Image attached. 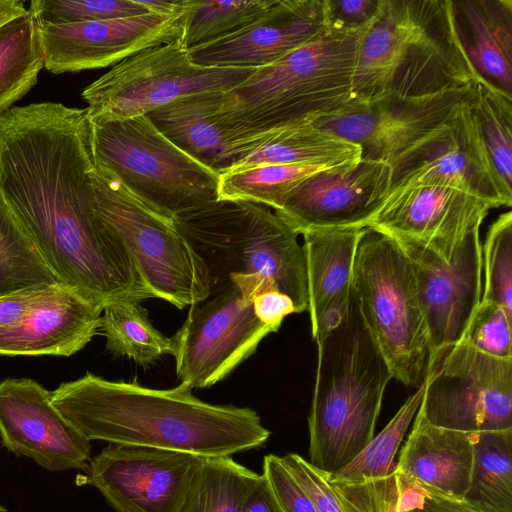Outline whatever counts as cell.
Instances as JSON below:
<instances>
[{"label": "cell", "instance_id": "34", "mask_svg": "<svg viewBox=\"0 0 512 512\" xmlns=\"http://www.w3.org/2000/svg\"><path fill=\"white\" fill-rule=\"evenodd\" d=\"M468 102L495 172L512 195V98L479 79L471 84Z\"/></svg>", "mask_w": 512, "mask_h": 512}, {"label": "cell", "instance_id": "19", "mask_svg": "<svg viewBox=\"0 0 512 512\" xmlns=\"http://www.w3.org/2000/svg\"><path fill=\"white\" fill-rule=\"evenodd\" d=\"M389 186V165L361 158L310 176L276 212L299 235L315 229H363L385 200Z\"/></svg>", "mask_w": 512, "mask_h": 512}, {"label": "cell", "instance_id": "3", "mask_svg": "<svg viewBox=\"0 0 512 512\" xmlns=\"http://www.w3.org/2000/svg\"><path fill=\"white\" fill-rule=\"evenodd\" d=\"M365 31L328 27L222 94L213 114L239 160L278 131L333 113L352 99L359 40Z\"/></svg>", "mask_w": 512, "mask_h": 512}, {"label": "cell", "instance_id": "20", "mask_svg": "<svg viewBox=\"0 0 512 512\" xmlns=\"http://www.w3.org/2000/svg\"><path fill=\"white\" fill-rule=\"evenodd\" d=\"M491 209L487 201L457 188L403 186L389 191L366 228L441 250L480 229Z\"/></svg>", "mask_w": 512, "mask_h": 512}, {"label": "cell", "instance_id": "8", "mask_svg": "<svg viewBox=\"0 0 512 512\" xmlns=\"http://www.w3.org/2000/svg\"><path fill=\"white\" fill-rule=\"evenodd\" d=\"M90 119L94 164L173 219L218 200L220 175L162 135L146 115Z\"/></svg>", "mask_w": 512, "mask_h": 512}, {"label": "cell", "instance_id": "18", "mask_svg": "<svg viewBox=\"0 0 512 512\" xmlns=\"http://www.w3.org/2000/svg\"><path fill=\"white\" fill-rule=\"evenodd\" d=\"M0 437L18 456L49 471L84 470L91 444L52 404L51 392L28 378L0 381Z\"/></svg>", "mask_w": 512, "mask_h": 512}, {"label": "cell", "instance_id": "41", "mask_svg": "<svg viewBox=\"0 0 512 512\" xmlns=\"http://www.w3.org/2000/svg\"><path fill=\"white\" fill-rule=\"evenodd\" d=\"M282 460L312 501L316 512H346L319 469L296 453H289Z\"/></svg>", "mask_w": 512, "mask_h": 512}, {"label": "cell", "instance_id": "23", "mask_svg": "<svg viewBox=\"0 0 512 512\" xmlns=\"http://www.w3.org/2000/svg\"><path fill=\"white\" fill-rule=\"evenodd\" d=\"M103 307L58 283L16 322L0 327V355L71 356L101 327Z\"/></svg>", "mask_w": 512, "mask_h": 512}, {"label": "cell", "instance_id": "50", "mask_svg": "<svg viewBox=\"0 0 512 512\" xmlns=\"http://www.w3.org/2000/svg\"><path fill=\"white\" fill-rule=\"evenodd\" d=\"M0 512H9V510L5 506L0 504Z\"/></svg>", "mask_w": 512, "mask_h": 512}, {"label": "cell", "instance_id": "12", "mask_svg": "<svg viewBox=\"0 0 512 512\" xmlns=\"http://www.w3.org/2000/svg\"><path fill=\"white\" fill-rule=\"evenodd\" d=\"M418 412L430 424L451 430L512 429V358L459 341L427 373Z\"/></svg>", "mask_w": 512, "mask_h": 512}, {"label": "cell", "instance_id": "40", "mask_svg": "<svg viewBox=\"0 0 512 512\" xmlns=\"http://www.w3.org/2000/svg\"><path fill=\"white\" fill-rule=\"evenodd\" d=\"M262 474L281 512H316L312 501L289 472L282 457L266 455Z\"/></svg>", "mask_w": 512, "mask_h": 512}, {"label": "cell", "instance_id": "15", "mask_svg": "<svg viewBox=\"0 0 512 512\" xmlns=\"http://www.w3.org/2000/svg\"><path fill=\"white\" fill-rule=\"evenodd\" d=\"M201 459L174 450L110 444L90 459L76 482L98 489L116 512H177Z\"/></svg>", "mask_w": 512, "mask_h": 512}, {"label": "cell", "instance_id": "43", "mask_svg": "<svg viewBox=\"0 0 512 512\" xmlns=\"http://www.w3.org/2000/svg\"><path fill=\"white\" fill-rule=\"evenodd\" d=\"M381 0H324L328 27L365 31L374 21Z\"/></svg>", "mask_w": 512, "mask_h": 512}, {"label": "cell", "instance_id": "5", "mask_svg": "<svg viewBox=\"0 0 512 512\" xmlns=\"http://www.w3.org/2000/svg\"><path fill=\"white\" fill-rule=\"evenodd\" d=\"M389 367L351 292L346 320L318 346L308 417L309 463L331 473L355 458L374 437Z\"/></svg>", "mask_w": 512, "mask_h": 512}, {"label": "cell", "instance_id": "25", "mask_svg": "<svg viewBox=\"0 0 512 512\" xmlns=\"http://www.w3.org/2000/svg\"><path fill=\"white\" fill-rule=\"evenodd\" d=\"M451 13L477 77L512 98V0H451Z\"/></svg>", "mask_w": 512, "mask_h": 512}, {"label": "cell", "instance_id": "2", "mask_svg": "<svg viewBox=\"0 0 512 512\" xmlns=\"http://www.w3.org/2000/svg\"><path fill=\"white\" fill-rule=\"evenodd\" d=\"M51 402L90 441L210 458L257 448L270 437L255 410L204 402L183 383L155 389L87 372L51 391Z\"/></svg>", "mask_w": 512, "mask_h": 512}, {"label": "cell", "instance_id": "24", "mask_svg": "<svg viewBox=\"0 0 512 512\" xmlns=\"http://www.w3.org/2000/svg\"><path fill=\"white\" fill-rule=\"evenodd\" d=\"M474 437L475 433L434 426L417 411L399 455L398 473L463 501L470 482Z\"/></svg>", "mask_w": 512, "mask_h": 512}, {"label": "cell", "instance_id": "46", "mask_svg": "<svg viewBox=\"0 0 512 512\" xmlns=\"http://www.w3.org/2000/svg\"><path fill=\"white\" fill-rule=\"evenodd\" d=\"M351 291L334 298L311 324V333L317 346L321 345L347 318Z\"/></svg>", "mask_w": 512, "mask_h": 512}, {"label": "cell", "instance_id": "9", "mask_svg": "<svg viewBox=\"0 0 512 512\" xmlns=\"http://www.w3.org/2000/svg\"><path fill=\"white\" fill-rule=\"evenodd\" d=\"M91 178L97 215L121 241L154 297L179 309L204 300L210 292L207 270L173 220L109 172L95 166Z\"/></svg>", "mask_w": 512, "mask_h": 512}, {"label": "cell", "instance_id": "32", "mask_svg": "<svg viewBox=\"0 0 512 512\" xmlns=\"http://www.w3.org/2000/svg\"><path fill=\"white\" fill-rule=\"evenodd\" d=\"M258 477L230 456L202 458L177 512H241Z\"/></svg>", "mask_w": 512, "mask_h": 512}, {"label": "cell", "instance_id": "42", "mask_svg": "<svg viewBox=\"0 0 512 512\" xmlns=\"http://www.w3.org/2000/svg\"><path fill=\"white\" fill-rule=\"evenodd\" d=\"M398 480L397 512H478L464 501L437 493L399 473Z\"/></svg>", "mask_w": 512, "mask_h": 512}, {"label": "cell", "instance_id": "29", "mask_svg": "<svg viewBox=\"0 0 512 512\" xmlns=\"http://www.w3.org/2000/svg\"><path fill=\"white\" fill-rule=\"evenodd\" d=\"M463 501L478 512H512V429L475 433Z\"/></svg>", "mask_w": 512, "mask_h": 512}, {"label": "cell", "instance_id": "45", "mask_svg": "<svg viewBox=\"0 0 512 512\" xmlns=\"http://www.w3.org/2000/svg\"><path fill=\"white\" fill-rule=\"evenodd\" d=\"M58 284V283H57ZM56 284L15 292L0 297V327L8 326L48 295Z\"/></svg>", "mask_w": 512, "mask_h": 512}, {"label": "cell", "instance_id": "1", "mask_svg": "<svg viewBox=\"0 0 512 512\" xmlns=\"http://www.w3.org/2000/svg\"><path fill=\"white\" fill-rule=\"evenodd\" d=\"M87 108L41 102L0 115V204L58 281L104 307L155 298L94 208Z\"/></svg>", "mask_w": 512, "mask_h": 512}, {"label": "cell", "instance_id": "11", "mask_svg": "<svg viewBox=\"0 0 512 512\" xmlns=\"http://www.w3.org/2000/svg\"><path fill=\"white\" fill-rule=\"evenodd\" d=\"M256 69L197 65L179 38L115 64L85 87L82 98L92 117L127 119L183 96L230 91Z\"/></svg>", "mask_w": 512, "mask_h": 512}, {"label": "cell", "instance_id": "37", "mask_svg": "<svg viewBox=\"0 0 512 512\" xmlns=\"http://www.w3.org/2000/svg\"><path fill=\"white\" fill-rule=\"evenodd\" d=\"M481 300L512 313V212L502 213L490 226L482 245Z\"/></svg>", "mask_w": 512, "mask_h": 512}, {"label": "cell", "instance_id": "22", "mask_svg": "<svg viewBox=\"0 0 512 512\" xmlns=\"http://www.w3.org/2000/svg\"><path fill=\"white\" fill-rule=\"evenodd\" d=\"M425 392V381L388 424L349 463L321 471L346 512H397L399 480L394 458Z\"/></svg>", "mask_w": 512, "mask_h": 512}, {"label": "cell", "instance_id": "21", "mask_svg": "<svg viewBox=\"0 0 512 512\" xmlns=\"http://www.w3.org/2000/svg\"><path fill=\"white\" fill-rule=\"evenodd\" d=\"M328 28L324 0H276L242 30L189 50L207 67L260 68L270 65Z\"/></svg>", "mask_w": 512, "mask_h": 512}, {"label": "cell", "instance_id": "28", "mask_svg": "<svg viewBox=\"0 0 512 512\" xmlns=\"http://www.w3.org/2000/svg\"><path fill=\"white\" fill-rule=\"evenodd\" d=\"M361 159V149L314 123L284 128L238 160L228 172L266 164H317L337 167ZM227 173V172H226Z\"/></svg>", "mask_w": 512, "mask_h": 512}, {"label": "cell", "instance_id": "17", "mask_svg": "<svg viewBox=\"0 0 512 512\" xmlns=\"http://www.w3.org/2000/svg\"><path fill=\"white\" fill-rule=\"evenodd\" d=\"M184 20L185 11L69 25L36 23L44 68L61 74L114 66L144 49L177 40Z\"/></svg>", "mask_w": 512, "mask_h": 512}, {"label": "cell", "instance_id": "26", "mask_svg": "<svg viewBox=\"0 0 512 512\" xmlns=\"http://www.w3.org/2000/svg\"><path fill=\"white\" fill-rule=\"evenodd\" d=\"M223 93L183 96L145 114L170 142L219 175L230 171L239 160L236 148L213 118Z\"/></svg>", "mask_w": 512, "mask_h": 512}, {"label": "cell", "instance_id": "31", "mask_svg": "<svg viewBox=\"0 0 512 512\" xmlns=\"http://www.w3.org/2000/svg\"><path fill=\"white\" fill-rule=\"evenodd\" d=\"M107 349L115 356L148 367L162 355H174L175 343L151 323L140 301L120 299L104 305L101 327Z\"/></svg>", "mask_w": 512, "mask_h": 512}, {"label": "cell", "instance_id": "35", "mask_svg": "<svg viewBox=\"0 0 512 512\" xmlns=\"http://www.w3.org/2000/svg\"><path fill=\"white\" fill-rule=\"evenodd\" d=\"M276 0H187L180 37L191 50L228 37L261 17Z\"/></svg>", "mask_w": 512, "mask_h": 512}, {"label": "cell", "instance_id": "36", "mask_svg": "<svg viewBox=\"0 0 512 512\" xmlns=\"http://www.w3.org/2000/svg\"><path fill=\"white\" fill-rule=\"evenodd\" d=\"M57 283L34 244L0 204V297Z\"/></svg>", "mask_w": 512, "mask_h": 512}, {"label": "cell", "instance_id": "30", "mask_svg": "<svg viewBox=\"0 0 512 512\" xmlns=\"http://www.w3.org/2000/svg\"><path fill=\"white\" fill-rule=\"evenodd\" d=\"M43 67L37 23L27 9L0 26V115L35 86Z\"/></svg>", "mask_w": 512, "mask_h": 512}, {"label": "cell", "instance_id": "38", "mask_svg": "<svg viewBox=\"0 0 512 512\" xmlns=\"http://www.w3.org/2000/svg\"><path fill=\"white\" fill-rule=\"evenodd\" d=\"M28 11L37 23L69 25L148 14L139 0H32Z\"/></svg>", "mask_w": 512, "mask_h": 512}, {"label": "cell", "instance_id": "14", "mask_svg": "<svg viewBox=\"0 0 512 512\" xmlns=\"http://www.w3.org/2000/svg\"><path fill=\"white\" fill-rule=\"evenodd\" d=\"M394 240L413 268L429 336L428 373L440 357L460 341L481 301L480 229L472 230L455 246L444 250L414 240Z\"/></svg>", "mask_w": 512, "mask_h": 512}, {"label": "cell", "instance_id": "48", "mask_svg": "<svg viewBox=\"0 0 512 512\" xmlns=\"http://www.w3.org/2000/svg\"><path fill=\"white\" fill-rule=\"evenodd\" d=\"M139 2L149 13L175 15L185 11L187 0H139Z\"/></svg>", "mask_w": 512, "mask_h": 512}, {"label": "cell", "instance_id": "47", "mask_svg": "<svg viewBox=\"0 0 512 512\" xmlns=\"http://www.w3.org/2000/svg\"><path fill=\"white\" fill-rule=\"evenodd\" d=\"M241 512H281L263 474L247 493Z\"/></svg>", "mask_w": 512, "mask_h": 512}, {"label": "cell", "instance_id": "13", "mask_svg": "<svg viewBox=\"0 0 512 512\" xmlns=\"http://www.w3.org/2000/svg\"><path fill=\"white\" fill-rule=\"evenodd\" d=\"M468 93L440 124L388 164L389 191L441 185L475 195L493 208L511 206L512 195L504 189L490 161Z\"/></svg>", "mask_w": 512, "mask_h": 512}, {"label": "cell", "instance_id": "16", "mask_svg": "<svg viewBox=\"0 0 512 512\" xmlns=\"http://www.w3.org/2000/svg\"><path fill=\"white\" fill-rule=\"evenodd\" d=\"M471 84L424 98H352L314 124L360 147L361 158L389 164L440 124L466 96Z\"/></svg>", "mask_w": 512, "mask_h": 512}, {"label": "cell", "instance_id": "49", "mask_svg": "<svg viewBox=\"0 0 512 512\" xmlns=\"http://www.w3.org/2000/svg\"><path fill=\"white\" fill-rule=\"evenodd\" d=\"M27 11L21 0H0V26Z\"/></svg>", "mask_w": 512, "mask_h": 512}, {"label": "cell", "instance_id": "39", "mask_svg": "<svg viewBox=\"0 0 512 512\" xmlns=\"http://www.w3.org/2000/svg\"><path fill=\"white\" fill-rule=\"evenodd\" d=\"M512 313L499 304L481 300L471 315L461 342L498 358H512Z\"/></svg>", "mask_w": 512, "mask_h": 512}, {"label": "cell", "instance_id": "4", "mask_svg": "<svg viewBox=\"0 0 512 512\" xmlns=\"http://www.w3.org/2000/svg\"><path fill=\"white\" fill-rule=\"evenodd\" d=\"M475 80L454 28L451 0H381L359 40L352 98H424Z\"/></svg>", "mask_w": 512, "mask_h": 512}, {"label": "cell", "instance_id": "44", "mask_svg": "<svg viewBox=\"0 0 512 512\" xmlns=\"http://www.w3.org/2000/svg\"><path fill=\"white\" fill-rule=\"evenodd\" d=\"M253 309L261 322L276 329L280 328L286 316L296 313L291 298L275 289L257 294L253 300Z\"/></svg>", "mask_w": 512, "mask_h": 512}, {"label": "cell", "instance_id": "6", "mask_svg": "<svg viewBox=\"0 0 512 512\" xmlns=\"http://www.w3.org/2000/svg\"><path fill=\"white\" fill-rule=\"evenodd\" d=\"M172 220L203 262L210 288L234 275L257 276L289 296L296 313L308 310L305 251L299 234L275 209L218 199Z\"/></svg>", "mask_w": 512, "mask_h": 512}, {"label": "cell", "instance_id": "7", "mask_svg": "<svg viewBox=\"0 0 512 512\" xmlns=\"http://www.w3.org/2000/svg\"><path fill=\"white\" fill-rule=\"evenodd\" d=\"M351 292L392 377L417 389L427 374L429 336L411 262L392 237L363 229Z\"/></svg>", "mask_w": 512, "mask_h": 512}, {"label": "cell", "instance_id": "27", "mask_svg": "<svg viewBox=\"0 0 512 512\" xmlns=\"http://www.w3.org/2000/svg\"><path fill=\"white\" fill-rule=\"evenodd\" d=\"M363 229H315L301 234L311 324L330 301L351 291L353 264Z\"/></svg>", "mask_w": 512, "mask_h": 512}, {"label": "cell", "instance_id": "33", "mask_svg": "<svg viewBox=\"0 0 512 512\" xmlns=\"http://www.w3.org/2000/svg\"><path fill=\"white\" fill-rule=\"evenodd\" d=\"M317 164H266L220 175L218 199L247 200L280 210L287 197L315 173L329 169Z\"/></svg>", "mask_w": 512, "mask_h": 512}, {"label": "cell", "instance_id": "10", "mask_svg": "<svg viewBox=\"0 0 512 512\" xmlns=\"http://www.w3.org/2000/svg\"><path fill=\"white\" fill-rule=\"evenodd\" d=\"M276 289L261 277L234 275L191 305L185 321L172 337L176 373L181 383L208 388L227 377L255 353L260 342L278 329L261 322L253 300Z\"/></svg>", "mask_w": 512, "mask_h": 512}]
</instances>
